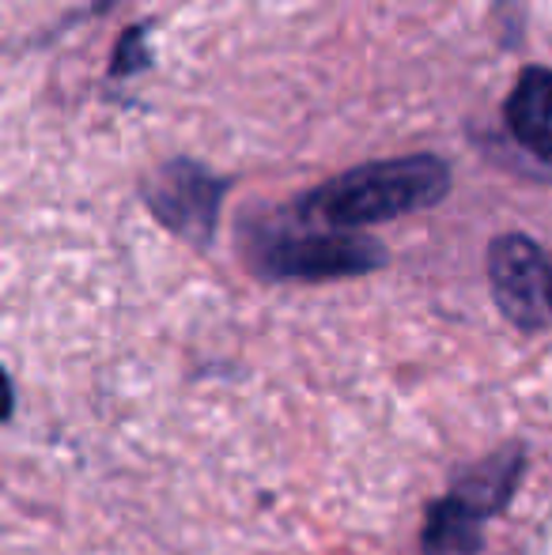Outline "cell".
I'll return each mask as SVG.
<instances>
[{
    "instance_id": "ba28073f",
    "label": "cell",
    "mask_w": 552,
    "mask_h": 555,
    "mask_svg": "<svg viewBox=\"0 0 552 555\" xmlns=\"http://www.w3.org/2000/svg\"><path fill=\"white\" fill-rule=\"evenodd\" d=\"M147 65V50H144V30L133 27L126 38L118 42L114 50V76H129V73H140Z\"/></svg>"
},
{
    "instance_id": "5b68a950",
    "label": "cell",
    "mask_w": 552,
    "mask_h": 555,
    "mask_svg": "<svg viewBox=\"0 0 552 555\" xmlns=\"http://www.w3.org/2000/svg\"><path fill=\"white\" fill-rule=\"evenodd\" d=\"M508 125L523 147L552 163V73L526 68L508 99Z\"/></svg>"
},
{
    "instance_id": "9c48e42d",
    "label": "cell",
    "mask_w": 552,
    "mask_h": 555,
    "mask_svg": "<svg viewBox=\"0 0 552 555\" xmlns=\"http://www.w3.org/2000/svg\"><path fill=\"white\" fill-rule=\"evenodd\" d=\"M8 412H12V382L0 366V420H8Z\"/></svg>"
},
{
    "instance_id": "6da1fadb",
    "label": "cell",
    "mask_w": 552,
    "mask_h": 555,
    "mask_svg": "<svg viewBox=\"0 0 552 555\" xmlns=\"http://www.w3.org/2000/svg\"><path fill=\"white\" fill-rule=\"evenodd\" d=\"M450 193V167L439 155H406L352 167L299 197L295 220L325 231H360L439 205Z\"/></svg>"
},
{
    "instance_id": "3957f363",
    "label": "cell",
    "mask_w": 552,
    "mask_h": 555,
    "mask_svg": "<svg viewBox=\"0 0 552 555\" xmlns=\"http://www.w3.org/2000/svg\"><path fill=\"white\" fill-rule=\"evenodd\" d=\"M228 182L193 159H170L144 182V201L155 220L193 246H208L220 220Z\"/></svg>"
},
{
    "instance_id": "52a82bcc",
    "label": "cell",
    "mask_w": 552,
    "mask_h": 555,
    "mask_svg": "<svg viewBox=\"0 0 552 555\" xmlns=\"http://www.w3.org/2000/svg\"><path fill=\"white\" fill-rule=\"evenodd\" d=\"M480 526L485 521L473 518L462 503L454 499H439V503L427 511L424 526V552L427 555H473L480 548Z\"/></svg>"
},
{
    "instance_id": "7a4b0ae2",
    "label": "cell",
    "mask_w": 552,
    "mask_h": 555,
    "mask_svg": "<svg viewBox=\"0 0 552 555\" xmlns=\"http://www.w3.org/2000/svg\"><path fill=\"white\" fill-rule=\"evenodd\" d=\"M251 264L266 280H341L383 269L386 249L356 231H325L307 223H299V231L266 227L251 238Z\"/></svg>"
},
{
    "instance_id": "277c9868",
    "label": "cell",
    "mask_w": 552,
    "mask_h": 555,
    "mask_svg": "<svg viewBox=\"0 0 552 555\" xmlns=\"http://www.w3.org/2000/svg\"><path fill=\"white\" fill-rule=\"evenodd\" d=\"M488 280L496 307L518 330H541L552 318L549 257L526 234H503L488 249Z\"/></svg>"
},
{
    "instance_id": "8992f818",
    "label": "cell",
    "mask_w": 552,
    "mask_h": 555,
    "mask_svg": "<svg viewBox=\"0 0 552 555\" xmlns=\"http://www.w3.org/2000/svg\"><path fill=\"white\" fill-rule=\"evenodd\" d=\"M518 473H523V450H500L496 457H488L485 465L470 468L462 480L450 488V499L462 503L473 518L488 521L496 511H503V503L511 499L518 483Z\"/></svg>"
},
{
    "instance_id": "30bf717a",
    "label": "cell",
    "mask_w": 552,
    "mask_h": 555,
    "mask_svg": "<svg viewBox=\"0 0 552 555\" xmlns=\"http://www.w3.org/2000/svg\"><path fill=\"white\" fill-rule=\"evenodd\" d=\"M549 299H552V257H549Z\"/></svg>"
}]
</instances>
